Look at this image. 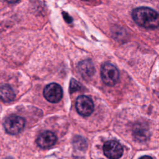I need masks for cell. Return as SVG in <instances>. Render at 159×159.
<instances>
[{
    "mask_svg": "<svg viewBox=\"0 0 159 159\" xmlns=\"http://www.w3.org/2000/svg\"><path fill=\"white\" fill-rule=\"evenodd\" d=\"M62 14H63V17L65 19V20L68 22V23H71L72 21H73V19L72 18L65 12H62Z\"/></svg>",
    "mask_w": 159,
    "mask_h": 159,
    "instance_id": "cell-12",
    "label": "cell"
},
{
    "mask_svg": "<svg viewBox=\"0 0 159 159\" xmlns=\"http://www.w3.org/2000/svg\"><path fill=\"white\" fill-rule=\"evenodd\" d=\"M25 123V120L23 117L16 115H11L4 120V127L7 133L16 135L23 130Z\"/></svg>",
    "mask_w": 159,
    "mask_h": 159,
    "instance_id": "cell-3",
    "label": "cell"
},
{
    "mask_svg": "<svg viewBox=\"0 0 159 159\" xmlns=\"http://www.w3.org/2000/svg\"><path fill=\"white\" fill-rule=\"evenodd\" d=\"M82 1H89V0H82Z\"/></svg>",
    "mask_w": 159,
    "mask_h": 159,
    "instance_id": "cell-16",
    "label": "cell"
},
{
    "mask_svg": "<svg viewBox=\"0 0 159 159\" xmlns=\"http://www.w3.org/2000/svg\"><path fill=\"white\" fill-rule=\"evenodd\" d=\"M104 155L109 159H117L123 154V147L117 141L109 140L103 145Z\"/></svg>",
    "mask_w": 159,
    "mask_h": 159,
    "instance_id": "cell-6",
    "label": "cell"
},
{
    "mask_svg": "<svg viewBox=\"0 0 159 159\" xmlns=\"http://www.w3.org/2000/svg\"><path fill=\"white\" fill-rule=\"evenodd\" d=\"M63 95L61 87L57 83H52L47 85L43 89V96L49 102L56 103L61 100Z\"/></svg>",
    "mask_w": 159,
    "mask_h": 159,
    "instance_id": "cell-5",
    "label": "cell"
},
{
    "mask_svg": "<svg viewBox=\"0 0 159 159\" xmlns=\"http://www.w3.org/2000/svg\"><path fill=\"white\" fill-rule=\"evenodd\" d=\"M133 135L138 140H145L148 138L149 131L145 124L138 123L133 128Z\"/></svg>",
    "mask_w": 159,
    "mask_h": 159,
    "instance_id": "cell-8",
    "label": "cell"
},
{
    "mask_svg": "<svg viewBox=\"0 0 159 159\" xmlns=\"http://www.w3.org/2000/svg\"><path fill=\"white\" fill-rule=\"evenodd\" d=\"M139 159H153V158H152L151 157L145 155V156H143V157H140Z\"/></svg>",
    "mask_w": 159,
    "mask_h": 159,
    "instance_id": "cell-13",
    "label": "cell"
},
{
    "mask_svg": "<svg viewBox=\"0 0 159 159\" xmlns=\"http://www.w3.org/2000/svg\"><path fill=\"white\" fill-rule=\"evenodd\" d=\"M78 68L81 74L84 76L89 77L94 73L93 63L89 60H86L81 61L78 65Z\"/></svg>",
    "mask_w": 159,
    "mask_h": 159,
    "instance_id": "cell-9",
    "label": "cell"
},
{
    "mask_svg": "<svg viewBox=\"0 0 159 159\" xmlns=\"http://www.w3.org/2000/svg\"><path fill=\"white\" fill-rule=\"evenodd\" d=\"M57 137L50 131H45L41 133L37 139V143L41 148H46L53 145L57 142Z\"/></svg>",
    "mask_w": 159,
    "mask_h": 159,
    "instance_id": "cell-7",
    "label": "cell"
},
{
    "mask_svg": "<svg viewBox=\"0 0 159 159\" xmlns=\"http://www.w3.org/2000/svg\"><path fill=\"white\" fill-rule=\"evenodd\" d=\"M77 112L83 116H88L94 111V104L92 99L85 95L80 96L76 101Z\"/></svg>",
    "mask_w": 159,
    "mask_h": 159,
    "instance_id": "cell-4",
    "label": "cell"
},
{
    "mask_svg": "<svg viewBox=\"0 0 159 159\" xmlns=\"http://www.w3.org/2000/svg\"><path fill=\"white\" fill-rule=\"evenodd\" d=\"M6 159H12V158H6Z\"/></svg>",
    "mask_w": 159,
    "mask_h": 159,
    "instance_id": "cell-15",
    "label": "cell"
},
{
    "mask_svg": "<svg viewBox=\"0 0 159 159\" xmlns=\"http://www.w3.org/2000/svg\"><path fill=\"white\" fill-rule=\"evenodd\" d=\"M6 1L9 3H16L18 1H19L20 0H6Z\"/></svg>",
    "mask_w": 159,
    "mask_h": 159,
    "instance_id": "cell-14",
    "label": "cell"
},
{
    "mask_svg": "<svg viewBox=\"0 0 159 159\" xmlns=\"http://www.w3.org/2000/svg\"><path fill=\"white\" fill-rule=\"evenodd\" d=\"M134 20L140 26L146 29H156L159 27V14L147 7H139L132 11Z\"/></svg>",
    "mask_w": 159,
    "mask_h": 159,
    "instance_id": "cell-1",
    "label": "cell"
},
{
    "mask_svg": "<svg viewBox=\"0 0 159 159\" xmlns=\"http://www.w3.org/2000/svg\"><path fill=\"white\" fill-rule=\"evenodd\" d=\"M14 98V91L9 85L3 84L0 86V99L4 102H11Z\"/></svg>",
    "mask_w": 159,
    "mask_h": 159,
    "instance_id": "cell-10",
    "label": "cell"
},
{
    "mask_svg": "<svg viewBox=\"0 0 159 159\" xmlns=\"http://www.w3.org/2000/svg\"><path fill=\"white\" fill-rule=\"evenodd\" d=\"M102 81L107 86H114L119 81V73L117 68L110 63H104L101 68Z\"/></svg>",
    "mask_w": 159,
    "mask_h": 159,
    "instance_id": "cell-2",
    "label": "cell"
},
{
    "mask_svg": "<svg viewBox=\"0 0 159 159\" xmlns=\"http://www.w3.org/2000/svg\"><path fill=\"white\" fill-rule=\"evenodd\" d=\"M70 87V91L71 93H73L75 91L79 90L81 88L80 83L78 81H76V80H75L74 79H72L71 80Z\"/></svg>",
    "mask_w": 159,
    "mask_h": 159,
    "instance_id": "cell-11",
    "label": "cell"
}]
</instances>
